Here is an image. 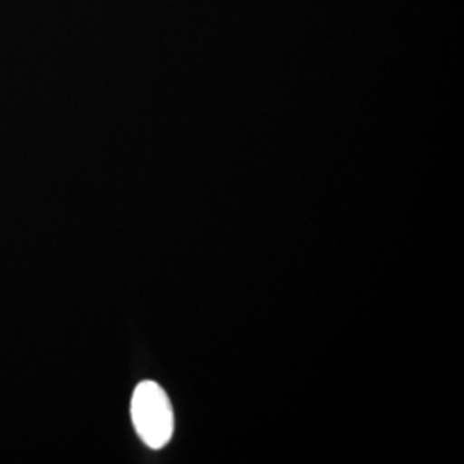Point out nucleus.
Instances as JSON below:
<instances>
[{
	"label": "nucleus",
	"instance_id": "f257e3e1",
	"mask_svg": "<svg viewBox=\"0 0 464 464\" xmlns=\"http://www.w3.org/2000/svg\"><path fill=\"white\" fill-rule=\"evenodd\" d=\"M131 418L140 439L151 449L164 448L174 431V411L166 391L157 382H141L134 389Z\"/></svg>",
	"mask_w": 464,
	"mask_h": 464
}]
</instances>
